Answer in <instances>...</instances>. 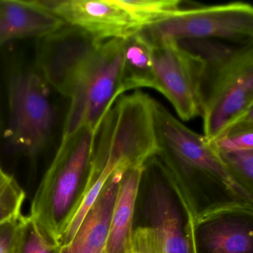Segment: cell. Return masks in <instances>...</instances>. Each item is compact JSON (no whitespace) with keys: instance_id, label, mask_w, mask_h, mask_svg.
I'll return each mask as SVG.
<instances>
[{"instance_id":"23","label":"cell","mask_w":253,"mask_h":253,"mask_svg":"<svg viewBox=\"0 0 253 253\" xmlns=\"http://www.w3.org/2000/svg\"><path fill=\"white\" fill-rule=\"evenodd\" d=\"M237 121L245 122V123L253 124V104Z\"/></svg>"},{"instance_id":"18","label":"cell","mask_w":253,"mask_h":253,"mask_svg":"<svg viewBox=\"0 0 253 253\" xmlns=\"http://www.w3.org/2000/svg\"><path fill=\"white\" fill-rule=\"evenodd\" d=\"M25 193L14 177L6 173L0 178V227L22 216Z\"/></svg>"},{"instance_id":"6","label":"cell","mask_w":253,"mask_h":253,"mask_svg":"<svg viewBox=\"0 0 253 253\" xmlns=\"http://www.w3.org/2000/svg\"><path fill=\"white\" fill-rule=\"evenodd\" d=\"M103 42L71 25L40 39L37 62L47 85L71 99L85 81Z\"/></svg>"},{"instance_id":"3","label":"cell","mask_w":253,"mask_h":253,"mask_svg":"<svg viewBox=\"0 0 253 253\" xmlns=\"http://www.w3.org/2000/svg\"><path fill=\"white\" fill-rule=\"evenodd\" d=\"M96 137L83 128L69 142L59 144L33 197L28 215L58 246L85 184Z\"/></svg>"},{"instance_id":"10","label":"cell","mask_w":253,"mask_h":253,"mask_svg":"<svg viewBox=\"0 0 253 253\" xmlns=\"http://www.w3.org/2000/svg\"><path fill=\"white\" fill-rule=\"evenodd\" d=\"M125 40L112 39L101 44L86 80L84 128L97 135L111 107L123 95V62Z\"/></svg>"},{"instance_id":"22","label":"cell","mask_w":253,"mask_h":253,"mask_svg":"<svg viewBox=\"0 0 253 253\" xmlns=\"http://www.w3.org/2000/svg\"><path fill=\"white\" fill-rule=\"evenodd\" d=\"M21 217L14 222L0 227V253H16Z\"/></svg>"},{"instance_id":"2","label":"cell","mask_w":253,"mask_h":253,"mask_svg":"<svg viewBox=\"0 0 253 253\" xmlns=\"http://www.w3.org/2000/svg\"><path fill=\"white\" fill-rule=\"evenodd\" d=\"M178 43L205 61L202 116L204 136L211 142L253 104V41L234 47L212 40Z\"/></svg>"},{"instance_id":"16","label":"cell","mask_w":253,"mask_h":253,"mask_svg":"<svg viewBox=\"0 0 253 253\" xmlns=\"http://www.w3.org/2000/svg\"><path fill=\"white\" fill-rule=\"evenodd\" d=\"M130 16L140 29L172 16L183 7L179 0H114Z\"/></svg>"},{"instance_id":"7","label":"cell","mask_w":253,"mask_h":253,"mask_svg":"<svg viewBox=\"0 0 253 253\" xmlns=\"http://www.w3.org/2000/svg\"><path fill=\"white\" fill-rule=\"evenodd\" d=\"M150 41L153 46L155 90L170 102L184 121L202 116L204 59L183 49L175 40Z\"/></svg>"},{"instance_id":"26","label":"cell","mask_w":253,"mask_h":253,"mask_svg":"<svg viewBox=\"0 0 253 253\" xmlns=\"http://www.w3.org/2000/svg\"><path fill=\"white\" fill-rule=\"evenodd\" d=\"M6 172H4V171H3L2 168H1V163H0V178H1V177L4 176Z\"/></svg>"},{"instance_id":"9","label":"cell","mask_w":253,"mask_h":253,"mask_svg":"<svg viewBox=\"0 0 253 253\" xmlns=\"http://www.w3.org/2000/svg\"><path fill=\"white\" fill-rule=\"evenodd\" d=\"M66 25L83 30L102 42L127 38L141 31L114 0H38Z\"/></svg>"},{"instance_id":"4","label":"cell","mask_w":253,"mask_h":253,"mask_svg":"<svg viewBox=\"0 0 253 253\" xmlns=\"http://www.w3.org/2000/svg\"><path fill=\"white\" fill-rule=\"evenodd\" d=\"M40 73L22 69L12 74L7 87L8 120L5 138L16 151L36 159L53 138L57 112Z\"/></svg>"},{"instance_id":"20","label":"cell","mask_w":253,"mask_h":253,"mask_svg":"<svg viewBox=\"0 0 253 253\" xmlns=\"http://www.w3.org/2000/svg\"><path fill=\"white\" fill-rule=\"evenodd\" d=\"M210 143L217 153L253 150V124L235 122Z\"/></svg>"},{"instance_id":"19","label":"cell","mask_w":253,"mask_h":253,"mask_svg":"<svg viewBox=\"0 0 253 253\" xmlns=\"http://www.w3.org/2000/svg\"><path fill=\"white\" fill-rule=\"evenodd\" d=\"M60 248L45 236L29 215H22L16 253H59Z\"/></svg>"},{"instance_id":"24","label":"cell","mask_w":253,"mask_h":253,"mask_svg":"<svg viewBox=\"0 0 253 253\" xmlns=\"http://www.w3.org/2000/svg\"><path fill=\"white\" fill-rule=\"evenodd\" d=\"M59 253H90L84 251H76L68 246H62Z\"/></svg>"},{"instance_id":"14","label":"cell","mask_w":253,"mask_h":253,"mask_svg":"<svg viewBox=\"0 0 253 253\" xmlns=\"http://www.w3.org/2000/svg\"><path fill=\"white\" fill-rule=\"evenodd\" d=\"M144 171L145 165L129 169L120 181L107 241L106 253L132 252L135 230L134 214Z\"/></svg>"},{"instance_id":"12","label":"cell","mask_w":253,"mask_h":253,"mask_svg":"<svg viewBox=\"0 0 253 253\" xmlns=\"http://www.w3.org/2000/svg\"><path fill=\"white\" fill-rule=\"evenodd\" d=\"M66 25L38 0H0V28L7 41L42 39Z\"/></svg>"},{"instance_id":"17","label":"cell","mask_w":253,"mask_h":253,"mask_svg":"<svg viewBox=\"0 0 253 253\" xmlns=\"http://www.w3.org/2000/svg\"><path fill=\"white\" fill-rule=\"evenodd\" d=\"M218 154L235 184L253 202V150Z\"/></svg>"},{"instance_id":"8","label":"cell","mask_w":253,"mask_h":253,"mask_svg":"<svg viewBox=\"0 0 253 253\" xmlns=\"http://www.w3.org/2000/svg\"><path fill=\"white\" fill-rule=\"evenodd\" d=\"M146 166L153 175L143 207L147 225L157 232L164 253H196L191 212L177 199L154 157Z\"/></svg>"},{"instance_id":"15","label":"cell","mask_w":253,"mask_h":253,"mask_svg":"<svg viewBox=\"0 0 253 253\" xmlns=\"http://www.w3.org/2000/svg\"><path fill=\"white\" fill-rule=\"evenodd\" d=\"M124 40L123 94L140 88L154 89L153 46L150 39L141 30Z\"/></svg>"},{"instance_id":"13","label":"cell","mask_w":253,"mask_h":253,"mask_svg":"<svg viewBox=\"0 0 253 253\" xmlns=\"http://www.w3.org/2000/svg\"><path fill=\"white\" fill-rule=\"evenodd\" d=\"M125 173L117 174L109 180L89 209L74 239L63 246L90 253H106L113 211L120 181Z\"/></svg>"},{"instance_id":"21","label":"cell","mask_w":253,"mask_h":253,"mask_svg":"<svg viewBox=\"0 0 253 253\" xmlns=\"http://www.w3.org/2000/svg\"><path fill=\"white\" fill-rule=\"evenodd\" d=\"M131 253H164L157 232L148 225L137 227L134 230Z\"/></svg>"},{"instance_id":"1","label":"cell","mask_w":253,"mask_h":253,"mask_svg":"<svg viewBox=\"0 0 253 253\" xmlns=\"http://www.w3.org/2000/svg\"><path fill=\"white\" fill-rule=\"evenodd\" d=\"M155 120L159 146L156 160L195 221L227 208L253 209L252 201L235 184L204 135L184 126L156 101Z\"/></svg>"},{"instance_id":"11","label":"cell","mask_w":253,"mask_h":253,"mask_svg":"<svg viewBox=\"0 0 253 253\" xmlns=\"http://www.w3.org/2000/svg\"><path fill=\"white\" fill-rule=\"evenodd\" d=\"M196 253H253V209H221L194 223Z\"/></svg>"},{"instance_id":"5","label":"cell","mask_w":253,"mask_h":253,"mask_svg":"<svg viewBox=\"0 0 253 253\" xmlns=\"http://www.w3.org/2000/svg\"><path fill=\"white\" fill-rule=\"evenodd\" d=\"M141 31L152 40L253 41V5L242 1L183 6L172 16Z\"/></svg>"},{"instance_id":"25","label":"cell","mask_w":253,"mask_h":253,"mask_svg":"<svg viewBox=\"0 0 253 253\" xmlns=\"http://www.w3.org/2000/svg\"><path fill=\"white\" fill-rule=\"evenodd\" d=\"M7 42L8 41H7V38H6L5 36L3 34L2 31H1V28H0V46H2Z\"/></svg>"}]
</instances>
